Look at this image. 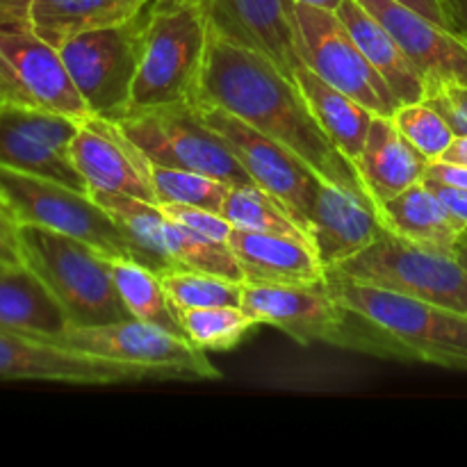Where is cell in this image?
Masks as SVG:
<instances>
[{
  "label": "cell",
  "instance_id": "9",
  "mask_svg": "<svg viewBox=\"0 0 467 467\" xmlns=\"http://www.w3.org/2000/svg\"><path fill=\"white\" fill-rule=\"evenodd\" d=\"M119 123L153 164L192 169L228 185H255L226 141L201 119L196 103L144 109Z\"/></svg>",
  "mask_w": 467,
  "mask_h": 467
},
{
  "label": "cell",
  "instance_id": "8",
  "mask_svg": "<svg viewBox=\"0 0 467 467\" xmlns=\"http://www.w3.org/2000/svg\"><path fill=\"white\" fill-rule=\"evenodd\" d=\"M91 196L135 242L146 267L160 276L173 269H192L244 283V274L228 244L208 240L173 222L160 205L108 192H91Z\"/></svg>",
  "mask_w": 467,
  "mask_h": 467
},
{
  "label": "cell",
  "instance_id": "28",
  "mask_svg": "<svg viewBox=\"0 0 467 467\" xmlns=\"http://www.w3.org/2000/svg\"><path fill=\"white\" fill-rule=\"evenodd\" d=\"M109 269H112L119 295L126 301L132 317L187 337L176 308L169 301L160 274L130 258H109Z\"/></svg>",
  "mask_w": 467,
  "mask_h": 467
},
{
  "label": "cell",
  "instance_id": "35",
  "mask_svg": "<svg viewBox=\"0 0 467 467\" xmlns=\"http://www.w3.org/2000/svg\"><path fill=\"white\" fill-rule=\"evenodd\" d=\"M424 103L436 108L456 135H467V87L441 85L433 87L424 96Z\"/></svg>",
  "mask_w": 467,
  "mask_h": 467
},
{
  "label": "cell",
  "instance_id": "23",
  "mask_svg": "<svg viewBox=\"0 0 467 467\" xmlns=\"http://www.w3.org/2000/svg\"><path fill=\"white\" fill-rule=\"evenodd\" d=\"M379 219L392 235L422 249L456 255L467 233V223L456 217L422 182L379 205Z\"/></svg>",
  "mask_w": 467,
  "mask_h": 467
},
{
  "label": "cell",
  "instance_id": "20",
  "mask_svg": "<svg viewBox=\"0 0 467 467\" xmlns=\"http://www.w3.org/2000/svg\"><path fill=\"white\" fill-rule=\"evenodd\" d=\"M205 7L223 35L265 53L290 76L304 64L295 0H205Z\"/></svg>",
  "mask_w": 467,
  "mask_h": 467
},
{
  "label": "cell",
  "instance_id": "15",
  "mask_svg": "<svg viewBox=\"0 0 467 467\" xmlns=\"http://www.w3.org/2000/svg\"><path fill=\"white\" fill-rule=\"evenodd\" d=\"M80 123L64 114L0 103V167L48 178L89 194L85 178L68 155Z\"/></svg>",
  "mask_w": 467,
  "mask_h": 467
},
{
  "label": "cell",
  "instance_id": "32",
  "mask_svg": "<svg viewBox=\"0 0 467 467\" xmlns=\"http://www.w3.org/2000/svg\"><path fill=\"white\" fill-rule=\"evenodd\" d=\"M153 185L158 205L181 203L213 210V213H222L228 190L233 187L201 171L162 167V164H153Z\"/></svg>",
  "mask_w": 467,
  "mask_h": 467
},
{
  "label": "cell",
  "instance_id": "4",
  "mask_svg": "<svg viewBox=\"0 0 467 467\" xmlns=\"http://www.w3.org/2000/svg\"><path fill=\"white\" fill-rule=\"evenodd\" d=\"M18 251L53 292L71 327H99L135 319L114 283L109 258L76 237L21 223Z\"/></svg>",
  "mask_w": 467,
  "mask_h": 467
},
{
  "label": "cell",
  "instance_id": "10",
  "mask_svg": "<svg viewBox=\"0 0 467 467\" xmlns=\"http://www.w3.org/2000/svg\"><path fill=\"white\" fill-rule=\"evenodd\" d=\"M149 7L140 16L103 30L85 32L59 46L64 64L91 114L121 121L144 50Z\"/></svg>",
  "mask_w": 467,
  "mask_h": 467
},
{
  "label": "cell",
  "instance_id": "45",
  "mask_svg": "<svg viewBox=\"0 0 467 467\" xmlns=\"http://www.w3.org/2000/svg\"><path fill=\"white\" fill-rule=\"evenodd\" d=\"M463 242H465V244H467V233H465V237H463Z\"/></svg>",
  "mask_w": 467,
  "mask_h": 467
},
{
  "label": "cell",
  "instance_id": "16",
  "mask_svg": "<svg viewBox=\"0 0 467 467\" xmlns=\"http://www.w3.org/2000/svg\"><path fill=\"white\" fill-rule=\"evenodd\" d=\"M0 379L71 386H119L164 377L144 365L114 363L21 333L0 331Z\"/></svg>",
  "mask_w": 467,
  "mask_h": 467
},
{
  "label": "cell",
  "instance_id": "25",
  "mask_svg": "<svg viewBox=\"0 0 467 467\" xmlns=\"http://www.w3.org/2000/svg\"><path fill=\"white\" fill-rule=\"evenodd\" d=\"M336 12L347 30L351 32L358 48L363 50L368 62L374 67V71L386 80L392 94L397 96L400 105L422 103L427 96V85H424L422 76L415 71L410 59L406 57L401 46L397 44L395 36L388 32V27L377 16H372L358 0H342Z\"/></svg>",
  "mask_w": 467,
  "mask_h": 467
},
{
  "label": "cell",
  "instance_id": "3",
  "mask_svg": "<svg viewBox=\"0 0 467 467\" xmlns=\"http://www.w3.org/2000/svg\"><path fill=\"white\" fill-rule=\"evenodd\" d=\"M208 30L205 0H153L149 5L144 50L128 114L196 103L208 53Z\"/></svg>",
  "mask_w": 467,
  "mask_h": 467
},
{
  "label": "cell",
  "instance_id": "27",
  "mask_svg": "<svg viewBox=\"0 0 467 467\" xmlns=\"http://www.w3.org/2000/svg\"><path fill=\"white\" fill-rule=\"evenodd\" d=\"M153 0H35L30 26L59 48L85 32L103 30L140 16Z\"/></svg>",
  "mask_w": 467,
  "mask_h": 467
},
{
  "label": "cell",
  "instance_id": "22",
  "mask_svg": "<svg viewBox=\"0 0 467 467\" xmlns=\"http://www.w3.org/2000/svg\"><path fill=\"white\" fill-rule=\"evenodd\" d=\"M429 162L431 160L401 135L392 117L381 114L374 117L363 150L354 160L360 182L377 208L422 182Z\"/></svg>",
  "mask_w": 467,
  "mask_h": 467
},
{
  "label": "cell",
  "instance_id": "13",
  "mask_svg": "<svg viewBox=\"0 0 467 467\" xmlns=\"http://www.w3.org/2000/svg\"><path fill=\"white\" fill-rule=\"evenodd\" d=\"M50 345L80 354L99 356L114 363L144 365L164 379H194L214 381L219 369L205 358V351L187 337L169 333L155 324L126 319V322L99 324V327H68Z\"/></svg>",
  "mask_w": 467,
  "mask_h": 467
},
{
  "label": "cell",
  "instance_id": "41",
  "mask_svg": "<svg viewBox=\"0 0 467 467\" xmlns=\"http://www.w3.org/2000/svg\"><path fill=\"white\" fill-rule=\"evenodd\" d=\"M35 0H0V21H27Z\"/></svg>",
  "mask_w": 467,
  "mask_h": 467
},
{
  "label": "cell",
  "instance_id": "26",
  "mask_svg": "<svg viewBox=\"0 0 467 467\" xmlns=\"http://www.w3.org/2000/svg\"><path fill=\"white\" fill-rule=\"evenodd\" d=\"M296 87L304 94L306 103H308L310 112L317 119L322 130L327 132L328 140L354 162L363 150L368 132L372 128V121L377 114L369 112L365 105L347 96L337 87L328 85L324 78L310 71L306 64H301L295 73Z\"/></svg>",
  "mask_w": 467,
  "mask_h": 467
},
{
  "label": "cell",
  "instance_id": "40",
  "mask_svg": "<svg viewBox=\"0 0 467 467\" xmlns=\"http://www.w3.org/2000/svg\"><path fill=\"white\" fill-rule=\"evenodd\" d=\"M400 3L406 5V7L415 9V12L422 14V16L431 18V21L441 23V26L450 27L447 26V12L442 0H400Z\"/></svg>",
  "mask_w": 467,
  "mask_h": 467
},
{
  "label": "cell",
  "instance_id": "30",
  "mask_svg": "<svg viewBox=\"0 0 467 467\" xmlns=\"http://www.w3.org/2000/svg\"><path fill=\"white\" fill-rule=\"evenodd\" d=\"M160 278L176 313L192 308H217V306L240 308L242 304L244 283L233 281V278L208 272H192V269H173V272H164Z\"/></svg>",
  "mask_w": 467,
  "mask_h": 467
},
{
  "label": "cell",
  "instance_id": "18",
  "mask_svg": "<svg viewBox=\"0 0 467 467\" xmlns=\"http://www.w3.org/2000/svg\"><path fill=\"white\" fill-rule=\"evenodd\" d=\"M388 27L406 57L422 76L427 91L441 85L467 87V44L456 32L400 0H358Z\"/></svg>",
  "mask_w": 467,
  "mask_h": 467
},
{
  "label": "cell",
  "instance_id": "44",
  "mask_svg": "<svg viewBox=\"0 0 467 467\" xmlns=\"http://www.w3.org/2000/svg\"><path fill=\"white\" fill-rule=\"evenodd\" d=\"M456 258H459L461 263H463L465 267H467V244H465V242H461L459 251H456Z\"/></svg>",
  "mask_w": 467,
  "mask_h": 467
},
{
  "label": "cell",
  "instance_id": "21",
  "mask_svg": "<svg viewBox=\"0 0 467 467\" xmlns=\"http://www.w3.org/2000/svg\"><path fill=\"white\" fill-rule=\"evenodd\" d=\"M226 244L244 274V283L301 285L327 281V269L310 242L233 226Z\"/></svg>",
  "mask_w": 467,
  "mask_h": 467
},
{
  "label": "cell",
  "instance_id": "19",
  "mask_svg": "<svg viewBox=\"0 0 467 467\" xmlns=\"http://www.w3.org/2000/svg\"><path fill=\"white\" fill-rule=\"evenodd\" d=\"M383 223L368 194L324 181L308 217V235L324 269H333L379 240Z\"/></svg>",
  "mask_w": 467,
  "mask_h": 467
},
{
  "label": "cell",
  "instance_id": "17",
  "mask_svg": "<svg viewBox=\"0 0 467 467\" xmlns=\"http://www.w3.org/2000/svg\"><path fill=\"white\" fill-rule=\"evenodd\" d=\"M68 155L78 173L85 178L89 194H126L158 205L153 162L114 119L99 114L87 117L73 137Z\"/></svg>",
  "mask_w": 467,
  "mask_h": 467
},
{
  "label": "cell",
  "instance_id": "42",
  "mask_svg": "<svg viewBox=\"0 0 467 467\" xmlns=\"http://www.w3.org/2000/svg\"><path fill=\"white\" fill-rule=\"evenodd\" d=\"M445 162H454V164H463L467 167V135H456L454 141L450 144V149L442 153Z\"/></svg>",
  "mask_w": 467,
  "mask_h": 467
},
{
  "label": "cell",
  "instance_id": "12",
  "mask_svg": "<svg viewBox=\"0 0 467 467\" xmlns=\"http://www.w3.org/2000/svg\"><path fill=\"white\" fill-rule=\"evenodd\" d=\"M196 109L201 119L226 141L251 181L269 196H274L308 235V217L319 185L324 182L322 178L299 155L278 141L269 140L267 135L258 132L235 114L217 105L201 103V100H196Z\"/></svg>",
  "mask_w": 467,
  "mask_h": 467
},
{
  "label": "cell",
  "instance_id": "34",
  "mask_svg": "<svg viewBox=\"0 0 467 467\" xmlns=\"http://www.w3.org/2000/svg\"><path fill=\"white\" fill-rule=\"evenodd\" d=\"M173 222L182 223L190 231L199 233V235L208 237V240L222 242L226 244L231 237L233 223L223 217L222 213H213L205 208H194V205H181V203H164L160 205Z\"/></svg>",
  "mask_w": 467,
  "mask_h": 467
},
{
  "label": "cell",
  "instance_id": "36",
  "mask_svg": "<svg viewBox=\"0 0 467 467\" xmlns=\"http://www.w3.org/2000/svg\"><path fill=\"white\" fill-rule=\"evenodd\" d=\"M0 263L23 265L18 251V222L3 192H0Z\"/></svg>",
  "mask_w": 467,
  "mask_h": 467
},
{
  "label": "cell",
  "instance_id": "24",
  "mask_svg": "<svg viewBox=\"0 0 467 467\" xmlns=\"http://www.w3.org/2000/svg\"><path fill=\"white\" fill-rule=\"evenodd\" d=\"M68 327L62 306L30 267L0 263V331L50 342Z\"/></svg>",
  "mask_w": 467,
  "mask_h": 467
},
{
  "label": "cell",
  "instance_id": "7",
  "mask_svg": "<svg viewBox=\"0 0 467 467\" xmlns=\"http://www.w3.org/2000/svg\"><path fill=\"white\" fill-rule=\"evenodd\" d=\"M333 276L369 283L397 295L467 315V267L456 255L422 249L383 228L379 240L337 267Z\"/></svg>",
  "mask_w": 467,
  "mask_h": 467
},
{
  "label": "cell",
  "instance_id": "33",
  "mask_svg": "<svg viewBox=\"0 0 467 467\" xmlns=\"http://www.w3.org/2000/svg\"><path fill=\"white\" fill-rule=\"evenodd\" d=\"M392 121L400 128L401 135L429 160H441L456 137L447 119L424 100L400 105L392 114Z\"/></svg>",
  "mask_w": 467,
  "mask_h": 467
},
{
  "label": "cell",
  "instance_id": "11",
  "mask_svg": "<svg viewBox=\"0 0 467 467\" xmlns=\"http://www.w3.org/2000/svg\"><path fill=\"white\" fill-rule=\"evenodd\" d=\"M0 103L85 121L91 117L59 48L27 21H0Z\"/></svg>",
  "mask_w": 467,
  "mask_h": 467
},
{
  "label": "cell",
  "instance_id": "2",
  "mask_svg": "<svg viewBox=\"0 0 467 467\" xmlns=\"http://www.w3.org/2000/svg\"><path fill=\"white\" fill-rule=\"evenodd\" d=\"M327 287L372 328L381 358L467 372V315L333 274Z\"/></svg>",
  "mask_w": 467,
  "mask_h": 467
},
{
  "label": "cell",
  "instance_id": "1",
  "mask_svg": "<svg viewBox=\"0 0 467 467\" xmlns=\"http://www.w3.org/2000/svg\"><path fill=\"white\" fill-rule=\"evenodd\" d=\"M196 100L235 114L290 149L322 181L368 194L356 164L328 140L295 78L272 57L223 35L213 23Z\"/></svg>",
  "mask_w": 467,
  "mask_h": 467
},
{
  "label": "cell",
  "instance_id": "39",
  "mask_svg": "<svg viewBox=\"0 0 467 467\" xmlns=\"http://www.w3.org/2000/svg\"><path fill=\"white\" fill-rule=\"evenodd\" d=\"M447 12V26L467 44V0H442Z\"/></svg>",
  "mask_w": 467,
  "mask_h": 467
},
{
  "label": "cell",
  "instance_id": "6",
  "mask_svg": "<svg viewBox=\"0 0 467 467\" xmlns=\"http://www.w3.org/2000/svg\"><path fill=\"white\" fill-rule=\"evenodd\" d=\"M0 192L18 226L32 223L48 228L85 242L105 258H130L144 265L135 242L87 192L7 167H0Z\"/></svg>",
  "mask_w": 467,
  "mask_h": 467
},
{
  "label": "cell",
  "instance_id": "14",
  "mask_svg": "<svg viewBox=\"0 0 467 467\" xmlns=\"http://www.w3.org/2000/svg\"><path fill=\"white\" fill-rule=\"evenodd\" d=\"M301 62L328 85L337 87L381 117H392L400 100L358 48L333 9L295 3Z\"/></svg>",
  "mask_w": 467,
  "mask_h": 467
},
{
  "label": "cell",
  "instance_id": "38",
  "mask_svg": "<svg viewBox=\"0 0 467 467\" xmlns=\"http://www.w3.org/2000/svg\"><path fill=\"white\" fill-rule=\"evenodd\" d=\"M424 185L451 210L459 219H463L467 223V190H459V187H450V185H442V182L436 181H424Z\"/></svg>",
  "mask_w": 467,
  "mask_h": 467
},
{
  "label": "cell",
  "instance_id": "5",
  "mask_svg": "<svg viewBox=\"0 0 467 467\" xmlns=\"http://www.w3.org/2000/svg\"><path fill=\"white\" fill-rule=\"evenodd\" d=\"M240 308L255 324L278 328L299 345H331L381 358V347L372 328L337 304L327 281L301 285L244 283Z\"/></svg>",
  "mask_w": 467,
  "mask_h": 467
},
{
  "label": "cell",
  "instance_id": "31",
  "mask_svg": "<svg viewBox=\"0 0 467 467\" xmlns=\"http://www.w3.org/2000/svg\"><path fill=\"white\" fill-rule=\"evenodd\" d=\"M187 340L203 351H228L244 340L255 327L254 319L242 308L217 306V308H192L178 313Z\"/></svg>",
  "mask_w": 467,
  "mask_h": 467
},
{
  "label": "cell",
  "instance_id": "29",
  "mask_svg": "<svg viewBox=\"0 0 467 467\" xmlns=\"http://www.w3.org/2000/svg\"><path fill=\"white\" fill-rule=\"evenodd\" d=\"M222 214L242 231L272 233L310 242L304 228L283 210L274 196L258 185H233L222 205Z\"/></svg>",
  "mask_w": 467,
  "mask_h": 467
},
{
  "label": "cell",
  "instance_id": "43",
  "mask_svg": "<svg viewBox=\"0 0 467 467\" xmlns=\"http://www.w3.org/2000/svg\"><path fill=\"white\" fill-rule=\"evenodd\" d=\"M295 3H306V5H313V7L333 9V12H336V9L340 7L342 0H295Z\"/></svg>",
  "mask_w": 467,
  "mask_h": 467
},
{
  "label": "cell",
  "instance_id": "37",
  "mask_svg": "<svg viewBox=\"0 0 467 467\" xmlns=\"http://www.w3.org/2000/svg\"><path fill=\"white\" fill-rule=\"evenodd\" d=\"M424 181H436L442 182V185L467 190V167H463V164L445 162V160H431V162L427 164Z\"/></svg>",
  "mask_w": 467,
  "mask_h": 467
}]
</instances>
